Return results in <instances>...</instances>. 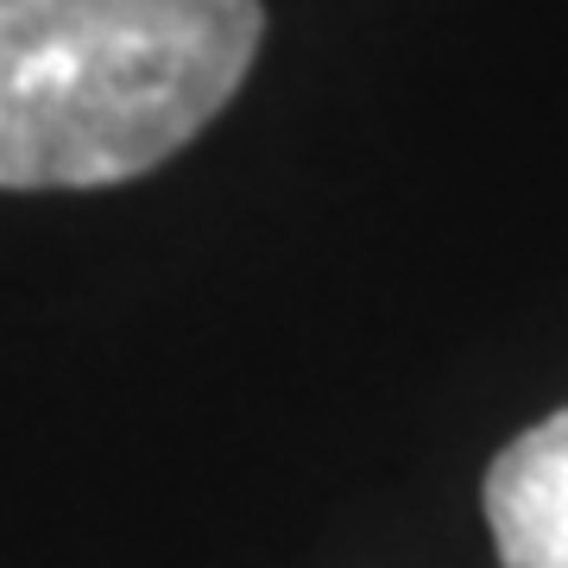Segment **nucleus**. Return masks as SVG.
<instances>
[{
    "mask_svg": "<svg viewBox=\"0 0 568 568\" xmlns=\"http://www.w3.org/2000/svg\"><path fill=\"white\" fill-rule=\"evenodd\" d=\"M260 0H0V190L159 171L246 82Z\"/></svg>",
    "mask_w": 568,
    "mask_h": 568,
    "instance_id": "f257e3e1",
    "label": "nucleus"
},
{
    "mask_svg": "<svg viewBox=\"0 0 568 568\" xmlns=\"http://www.w3.org/2000/svg\"><path fill=\"white\" fill-rule=\"evenodd\" d=\"M487 525L506 568H568V410L499 448L487 467Z\"/></svg>",
    "mask_w": 568,
    "mask_h": 568,
    "instance_id": "f03ea898",
    "label": "nucleus"
}]
</instances>
